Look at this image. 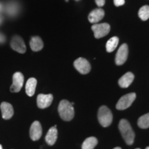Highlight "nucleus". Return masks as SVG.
I'll use <instances>...</instances> for the list:
<instances>
[{"label":"nucleus","mask_w":149,"mask_h":149,"mask_svg":"<svg viewBox=\"0 0 149 149\" xmlns=\"http://www.w3.org/2000/svg\"><path fill=\"white\" fill-rule=\"evenodd\" d=\"M104 10L102 8L95 9L91 11L88 15V20L91 23L96 24L101 21L104 17Z\"/></svg>","instance_id":"obj_13"},{"label":"nucleus","mask_w":149,"mask_h":149,"mask_svg":"<svg viewBox=\"0 0 149 149\" xmlns=\"http://www.w3.org/2000/svg\"><path fill=\"white\" fill-rule=\"evenodd\" d=\"M73 105L74 103H70L66 100H63L60 102L58 107V113L63 120L69 122L73 119L74 115Z\"/></svg>","instance_id":"obj_2"},{"label":"nucleus","mask_w":149,"mask_h":149,"mask_svg":"<svg viewBox=\"0 0 149 149\" xmlns=\"http://www.w3.org/2000/svg\"><path fill=\"white\" fill-rule=\"evenodd\" d=\"M137 125L143 129L149 128V113L139 117L137 121Z\"/></svg>","instance_id":"obj_20"},{"label":"nucleus","mask_w":149,"mask_h":149,"mask_svg":"<svg viewBox=\"0 0 149 149\" xmlns=\"http://www.w3.org/2000/svg\"><path fill=\"white\" fill-rule=\"evenodd\" d=\"M135 149H140V148H135Z\"/></svg>","instance_id":"obj_32"},{"label":"nucleus","mask_w":149,"mask_h":149,"mask_svg":"<svg viewBox=\"0 0 149 149\" xmlns=\"http://www.w3.org/2000/svg\"><path fill=\"white\" fill-rule=\"evenodd\" d=\"M1 8H2V6H1V3H0V10H1Z\"/></svg>","instance_id":"obj_28"},{"label":"nucleus","mask_w":149,"mask_h":149,"mask_svg":"<svg viewBox=\"0 0 149 149\" xmlns=\"http://www.w3.org/2000/svg\"><path fill=\"white\" fill-rule=\"evenodd\" d=\"M119 130L123 139L128 145H132L135 139V133L130 123L125 119H122L119 123Z\"/></svg>","instance_id":"obj_1"},{"label":"nucleus","mask_w":149,"mask_h":149,"mask_svg":"<svg viewBox=\"0 0 149 149\" xmlns=\"http://www.w3.org/2000/svg\"><path fill=\"white\" fill-rule=\"evenodd\" d=\"M57 139V126H54L48 130L47 134H46L45 140L46 143L50 146H53L55 144Z\"/></svg>","instance_id":"obj_15"},{"label":"nucleus","mask_w":149,"mask_h":149,"mask_svg":"<svg viewBox=\"0 0 149 149\" xmlns=\"http://www.w3.org/2000/svg\"><path fill=\"white\" fill-rule=\"evenodd\" d=\"M5 40H6V38L4 35L1 34V33H0V44H3V43L5 42Z\"/></svg>","instance_id":"obj_25"},{"label":"nucleus","mask_w":149,"mask_h":149,"mask_svg":"<svg viewBox=\"0 0 149 149\" xmlns=\"http://www.w3.org/2000/svg\"><path fill=\"white\" fill-rule=\"evenodd\" d=\"M53 100V96L52 94H39L37 97V107L42 109H46L51 105Z\"/></svg>","instance_id":"obj_9"},{"label":"nucleus","mask_w":149,"mask_h":149,"mask_svg":"<svg viewBox=\"0 0 149 149\" xmlns=\"http://www.w3.org/2000/svg\"><path fill=\"white\" fill-rule=\"evenodd\" d=\"M119 43V38L117 37H113L107 42L106 48L108 53H111L116 49Z\"/></svg>","instance_id":"obj_19"},{"label":"nucleus","mask_w":149,"mask_h":149,"mask_svg":"<svg viewBox=\"0 0 149 149\" xmlns=\"http://www.w3.org/2000/svg\"><path fill=\"white\" fill-rule=\"evenodd\" d=\"M98 121L103 127H108L113 122V114L109 108L106 106H102L98 111Z\"/></svg>","instance_id":"obj_3"},{"label":"nucleus","mask_w":149,"mask_h":149,"mask_svg":"<svg viewBox=\"0 0 149 149\" xmlns=\"http://www.w3.org/2000/svg\"><path fill=\"white\" fill-rule=\"evenodd\" d=\"M125 0H114V3L116 6H120L124 4Z\"/></svg>","instance_id":"obj_23"},{"label":"nucleus","mask_w":149,"mask_h":149,"mask_svg":"<svg viewBox=\"0 0 149 149\" xmlns=\"http://www.w3.org/2000/svg\"><path fill=\"white\" fill-rule=\"evenodd\" d=\"M95 3L99 7L103 6L104 3H105V0H95Z\"/></svg>","instance_id":"obj_24"},{"label":"nucleus","mask_w":149,"mask_h":149,"mask_svg":"<svg viewBox=\"0 0 149 149\" xmlns=\"http://www.w3.org/2000/svg\"><path fill=\"white\" fill-rule=\"evenodd\" d=\"M138 15L142 21H146L149 18V6L145 5L139 10Z\"/></svg>","instance_id":"obj_22"},{"label":"nucleus","mask_w":149,"mask_h":149,"mask_svg":"<svg viewBox=\"0 0 149 149\" xmlns=\"http://www.w3.org/2000/svg\"><path fill=\"white\" fill-rule=\"evenodd\" d=\"M10 46L14 51L19 53H24L26 51L25 43L22 40V37L18 36V35H15L13 37L10 42Z\"/></svg>","instance_id":"obj_10"},{"label":"nucleus","mask_w":149,"mask_h":149,"mask_svg":"<svg viewBox=\"0 0 149 149\" xmlns=\"http://www.w3.org/2000/svg\"><path fill=\"white\" fill-rule=\"evenodd\" d=\"M6 10L10 16H15L19 11V6L16 3L10 2L7 5Z\"/></svg>","instance_id":"obj_21"},{"label":"nucleus","mask_w":149,"mask_h":149,"mask_svg":"<svg viewBox=\"0 0 149 149\" xmlns=\"http://www.w3.org/2000/svg\"><path fill=\"white\" fill-rule=\"evenodd\" d=\"M0 149H2V146L1 144H0Z\"/></svg>","instance_id":"obj_29"},{"label":"nucleus","mask_w":149,"mask_h":149,"mask_svg":"<svg viewBox=\"0 0 149 149\" xmlns=\"http://www.w3.org/2000/svg\"><path fill=\"white\" fill-rule=\"evenodd\" d=\"M42 135V128L40 122L38 121H35L31 124L30 128V137L32 140L37 141L40 139Z\"/></svg>","instance_id":"obj_11"},{"label":"nucleus","mask_w":149,"mask_h":149,"mask_svg":"<svg viewBox=\"0 0 149 149\" xmlns=\"http://www.w3.org/2000/svg\"><path fill=\"white\" fill-rule=\"evenodd\" d=\"M66 1H68V0H66ZM76 1H79V0H76Z\"/></svg>","instance_id":"obj_31"},{"label":"nucleus","mask_w":149,"mask_h":149,"mask_svg":"<svg viewBox=\"0 0 149 149\" xmlns=\"http://www.w3.org/2000/svg\"><path fill=\"white\" fill-rule=\"evenodd\" d=\"M30 46L32 51L35 52L40 51L44 47V43L40 37H33L30 42Z\"/></svg>","instance_id":"obj_17"},{"label":"nucleus","mask_w":149,"mask_h":149,"mask_svg":"<svg viewBox=\"0 0 149 149\" xmlns=\"http://www.w3.org/2000/svg\"><path fill=\"white\" fill-rule=\"evenodd\" d=\"M98 140L96 137H90L86 138L83 142L81 149H93L97 145Z\"/></svg>","instance_id":"obj_18"},{"label":"nucleus","mask_w":149,"mask_h":149,"mask_svg":"<svg viewBox=\"0 0 149 149\" xmlns=\"http://www.w3.org/2000/svg\"><path fill=\"white\" fill-rule=\"evenodd\" d=\"M92 30L94 32V36L97 39L102 38L109 34L111 26L109 24H95L92 26Z\"/></svg>","instance_id":"obj_5"},{"label":"nucleus","mask_w":149,"mask_h":149,"mask_svg":"<svg viewBox=\"0 0 149 149\" xmlns=\"http://www.w3.org/2000/svg\"><path fill=\"white\" fill-rule=\"evenodd\" d=\"M136 98V94L135 93H130L122 96L116 104V109L120 111H123L132 105L133 102L135 101Z\"/></svg>","instance_id":"obj_4"},{"label":"nucleus","mask_w":149,"mask_h":149,"mask_svg":"<svg viewBox=\"0 0 149 149\" xmlns=\"http://www.w3.org/2000/svg\"><path fill=\"white\" fill-rule=\"evenodd\" d=\"M37 81L35 78L31 77L28 80L26 84V93L29 97L34 95L35 93V88L37 86Z\"/></svg>","instance_id":"obj_16"},{"label":"nucleus","mask_w":149,"mask_h":149,"mask_svg":"<svg viewBox=\"0 0 149 149\" xmlns=\"http://www.w3.org/2000/svg\"><path fill=\"white\" fill-rule=\"evenodd\" d=\"M113 149H122L120 148V147H115V148H114Z\"/></svg>","instance_id":"obj_27"},{"label":"nucleus","mask_w":149,"mask_h":149,"mask_svg":"<svg viewBox=\"0 0 149 149\" xmlns=\"http://www.w3.org/2000/svg\"><path fill=\"white\" fill-rule=\"evenodd\" d=\"M0 109L1 111L2 117L4 120H9L13 116V107L10 104L8 103V102H2L0 105Z\"/></svg>","instance_id":"obj_12"},{"label":"nucleus","mask_w":149,"mask_h":149,"mask_svg":"<svg viewBox=\"0 0 149 149\" xmlns=\"http://www.w3.org/2000/svg\"><path fill=\"white\" fill-rule=\"evenodd\" d=\"M24 75L22 72H17L13 77V84L11 85L10 90L13 93H18L21 90L24 84Z\"/></svg>","instance_id":"obj_8"},{"label":"nucleus","mask_w":149,"mask_h":149,"mask_svg":"<svg viewBox=\"0 0 149 149\" xmlns=\"http://www.w3.org/2000/svg\"><path fill=\"white\" fill-rule=\"evenodd\" d=\"M74 66L81 74H88L91 71V66L87 59L80 57L74 61Z\"/></svg>","instance_id":"obj_6"},{"label":"nucleus","mask_w":149,"mask_h":149,"mask_svg":"<svg viewBox=\"0 0 149 149\" xmlns=\"http://www.w3.org/2000/svg\"><path fill=\"white\" fill-rule=\"evenodd\" d=\"M128 55V48L126 44H123L117 51L115 57V63L117 66L124 64L127 60Z\"/></svg>","instance_id":"obj_7"},{"label":"nucleus","mask_w":149,"mask_h":149,"mask_svg":"<svg viewBox=\"0 0 149 149\" xmlns=\"http://www.w3.org/2000/svg\"><path fill=\"white\" fill-rule=\"evenodd\" d=\"M146 149H149V146H148V147H146Z\"/></svg>","instance_id":"obj_30"},{"label":"nucleus","mask_w":149,"mask_h":149,"mask_svg":"<svg viewBox=\"0 0 149 149\" xmlns=\"http://www.w3.org/2000/svg\"><path fill=\"white\" fill-rule=\"evenodd\" d=\"M2 20H3L2 17H1V15H0V24H1V22H2Z\"/></svg>","instance_id":"obj_26"},{"label":"nucleus","mask_w":149,"mask_h":149,"mask_svg":"<svg viewBox=\"0 0 149 149\" xmlns=\"http://www.w3.org/2000/svg\"><path fill=\"white\" fill-rule=\"evenodd\" d=\"M134 78H135V76H134V74L132 73V72H126V74H124V75L122 76L120 79H119V85H120L121 88H128V87L133 83Z\"/></svg>","instance_id":"obj_14"}]
</instances>
